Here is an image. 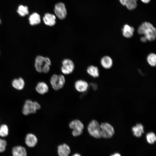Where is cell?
Masks as SVG:
<instances>
[{"instance_id":"cell-17","label":"cell","mask_w":156,"mask_h":156,"mask_svg":"<svg viewBox=\"0 0 156 156\" xmlns=\"http://www.w3.org/2000/svg\"><path fill=\"white\" fill-rule=\"evenodd\" d=\"M13 156H27L26 150L25 148L18 146L14 147L12 149Z\"/></svg>"},{"instance_id":"cell-2","label":"cell","mask_w":156,"mask_h":156,"mask_svg":"<svg viewBox=\"0 0 156 156\" xmlns=\"http://www.w3.org/2000/svg\"><path fill=\"white\" fill-rule=\"evenodd\" d=\"M40 105L37 102H33L28 100L26 101L23 106L22 112L25 115L35 113L36 110L40 109Z\"/></svg>"},{"instance_id":"cell-25","label":"cell","mask_w":156,"mask_h":156,"mask_svg":"<svg viewBox=\"0 0 156 156\" xmlns=\"http://www.w3.org/2000/svg\"><path fill=\"white\" fill-rule=\"evenodd\" d=\"M147 142L151 144H153L156 140V136L155 134L153 132L148 133L146 136Z\"/></svg>"},{"instance_id":"cell-33","label":"cell","mask_w":156,"mask_h":156,"mask_svg":"<svg viewBox=\"0 0 156 156\" xmlns=\"http://www.w3.org/2000/svg\"><path fill=\"white\" fill-rule=\"evenodd\" d=\"M110 156H121V155L119 153H116Z\"/></svg>"},{"instance_id":"cell-15","label":"cell","mask_w":156,"mask_h":156,"mask_svg":"<svg viewBox=\"0 0 156 156\" xmlns=\"http://www.w3.org/2000/svg\"><path fill=\"white\" fill-rule=\"evenodd\" d=\"M36 90L39 94H43L48 92L49 88L47 84L45 82H40L37 84Z\"/></svg>"},{"instance_id":"cell-30","label":"cell","mask_w":156,"mask_h":156,"mask_svg":"<svg viewBox=\"0 0 156 156\" xmlns=\"http://www.w3.org/2000/svg\"><path fill=\"white\" fill-rule=\"evenodd\" d=\"M128 0H119L120 3L123 6H125Z\"/></svg>"},{"instance_id":"cell-32","label":"cell","mask_w":156,"mask_h":156,"mask_svg":"<svg viewBox=\"0 0 156 156\" xmlns=\"http://www.w3.org/2000/svg\"><path fill=\"white\" fill-rule=\"evenodd\" d=\"M151 0H141L142 2L144 3H149Z\"/></svg>"},{"instance_id":"cell-23","label":"cell","mask_w":156,"mask_h":156,"mask_svg":"<svg viewBox=\"0 0 156 156\" xmlns=\"http://www.w3.org/2000/svg\"><path fill=\"white\" fill-rule=\"evenodd\" d=\"M147 62L151 66L154 67L156 65V55L154 53L149 54L147 57Z\"/></svg>"},{"instance_id":"cell-28","label":"cell","mask_w":156,"mask_h":156,"mask_svg":"<svg viewBox=\"0 0 156 156\" xmlns=\"http://www.w3.org/2000/svg\"><path fill=\"white\" fill-rule=\"evenodd\" d=\"M6 146V141L0 139V152H3L5 151Z\"/></svg>"},{"instance_id":"cell-20","label":"cell","mask_w":156,"mask_h":156,"mask_svg":"<svg viewBox=\"0 0 156 156\" xmlns=\"http://www.w3.org/2000/svg\"><path fill=\"white\" fill-rule=\"evenodd\" d=\"M12 86L15 89L20 90L24 87L25 82L22 78L20 77L18 79H15L12 81Z\"/></svg>"},{"instance_id":"cell-34","label":"cell","mask_w":156,"mask_h":156,"mask_svg":"<svg viewBox=\"0 0 156 156\" xmlns=\"http://www.w3.org/2000/svg\"><path fill=\"white\" fill-rule=\"evenodd\" d=\"M72 156H81V155L79 154L76 153L73 154Z\"/></svg>"},{"instance_id":"cell-27","label":"cell","mask_w":156,"mask_h":156,"mask_svg":"<svg viewBox=\"0 0 156 156\" xmlns=\"http://www.w3.org/2000/svg\"><path fill=\"white\" fill-rule=\"evenodd\" d=\"M8 134V129L6 125H2L0 127V136L6 137Z\"/></svg>"},{"instance_id":"cell-5","label":"cell","mask_w":156,"mask_h":156,"mask_svg":"<svg viewBox=\"0 0 156 156\" xmlns=\"http://www.w3.org/2000/svg\"><path fill=\"white\" fill-rule=\"evenodd\" d=\"M70 128L73 130L72 134L75 137L80 135L83 132L84 126L80 120L75 119L72 121L69 124Z\"/></svg>"},{"instance_id":"cell-13","label":"cell","mask_w":156,"mask_h":156,"mask_svg":"<svg viewBox=\"0 0 156 156\" xmlns=\"http://www.w3.org/2000/svg\"><path fill=\"white\" fill-rule=\"evenodd\" d=\"M37 139L36 136L32 133L28 134L25 139V142L29 147H32L34 146L37 142Z\"/></svg>"},{"instance_id":"cell-10","label":"cell","mask_w":156,"mask_h":156,"mask_svg":"<svg viewBox=\"0 0 156 156\" xmlns=\"http://www.w3.org/2000/svg\"><path fill=\"white\" fill-rule=\"evenodd\" d=\"M134 30L133 27L127 24L125 25L122 29L123 36L127 38H130L133 36Z\"/></svg>"},{"instance_id":"cell-11","label":"cell","mask_w":156,"mask_h":156,"mask_svg":"<svg viewBox=\"0 0 156 156\" xmlns=\"http://www.w3.org/2000/svg\"><path fill=\"white\" fill-rule=\"evenodd\" d=\"M70 152L69 146L66 144L59 145L57 147V153L59 156H68Z\"/></svg>"},{"instance_id":"cell-9","label":"cell","mask_w":156,"mask_h":156,"mask_svg":"<svg viewBox=\"0 0 156 156\" xmlns=\"http://www.w3.org/2000/svg\"><path fill=\"white\" fill-rule=\"evenodd\" d=\"M88 84L86 81L82 80H78L75 83L76 90L80 92H86L88 88Z\"/></svg>"},{"instance_id":"cell-22","label":"cell","mask_w":156,"mask_h":156,"mask_svg":"<svg viewBox=\"0 0 156 156\" xmlns=\"http://www.w3.org/2000/svg\"><path fill=\"white\" fill-rule=\"evenodd\" d=\"M51 64V60L49 57H44V63L42 68V72L44 73H48L50 70Z\"/></svg>"},{"instance_id":"cell-4","label":"cell","mask_w":156,"mask_h":156,"mask_svg":"<svg viewBox=\"0 0 156 156\" xmlns=\"http://www.w3.org/2000/svg\"><path fill=\"white\" fill-rule=\"evenodd\" d=\"M87 130L89 134L96 138H100L101 137V134L100 125L97 121L93 120L89 124Z\"/></svg>"},{"instance_id":"cell-24","label":"cell","mask_w":156,"mask_h":156,"mask_svg":"<svg viewBox=\"0 0 156 156\" xmlns=\"http://www.w3.org/2000/svg\"><path fill=\"white\" fill-rule=\"evenodd\" d=\"M17 12L20 16H25L29 13L28 8L26 6L20 5L18 7Z\"/></svg>"},{"instance_id":"cell-19","label":"cell","mask_w":156,"mask_h":156,"mask_svg":"<svg viewBox=\"0 0 156 156\" xmlns=\"http://www.w3.org/2000/svg\"><path fill=\"white\" fill-rule=\"evenodd\" d=\"M29 24L32 25H34L39 24L40 22V15L34 12L31 14L29 18Z\"/></svg>"},{"instance_id":"cell-1","label":"cell","mask_w":156,"mask_h":156,"mask_svg":"<svg viewBox=\"0 0 156 156\" xmlns=\"http://www.w3.org/2000/svg\"><path fill=\"white\" fill-rule=\"evenodd\" d=\"M138 32L143 35L149 41H154L156 38V29L153 25L148 22H144L140 25L138 29Z\"/></svg>"},{"instance_id":"cell-12","label":"cell","mask_w":156,"mask_h":156,"mask_svg":"<svg viewBox=\"0 0 156 156\" xmlns=\"http://www.w3.org/2000/svg\"><path fill=\"white\" fill-rule=\"evenodd\" d=\"M56 17L53 15L49 13H47L43 18L44 22L47 25L52 26L56 23Z\"/></svg>"},{"instance_id":"cell-21","label":"cell","mask_w":156,"mask_h":156,"mask_svg":"<svg viewBox=\"0 0 156 156\" xmlns=\"http://www.w3.org/2000/svg\"><path fill=\"white\" fill-rule=\"evenodd\" d=\"M87 72L91 76L94 77H97L99 76V71L97 67L90 65L87 68Z\"/></svg>"},{"instance_id":"cell-35","label":"cell","mask_w":156,"mask_h":156,"mask_svg":"<svg viewBox=\"0 0 156 156\" xmlns=\"http://www.w3.org/2000/svg\"><path fill=\"white\" fill-rule=\"evenodd\" d=\"M1 23V20L0 19V24Z\"/></svg>"},{"instance_id":"cell-16","label":"cell","mask_w":156,"mask_h":156,"mask_svg":"<svg viewBox=\"0 0 156 156\" xmlns=\"http://www.w3.org/2000/svg\"><path fill=\"white\" fill-rule=\"evenodd\" d=\"M44 63V57L38 55L36 58L35 66L36 71L39 73L42 72V68Z\"/></svg>"},{"instance_id":"cell-29","label":"cell","mask_w":156,"mask_h":156,"mask_svg":"<svg viewBox=\"0 0 156 156\" xmlns=\"http://www.w3.org/2000/svg\"><path fill=\"white\" fill-rule=\"evenodd\" d=\"M140 40L142 42L144 43L148 41L146 38L144 36L141 37Z\"/></svg>"},{"instance_id":"cell-31","label":"cell","mask_w":156,"mask_h":156,"mask_svg":"<svg viewBox=\"0 0 156 156\" xmlns=\"http://www.w3.org/2000/svg\"><path fill=\"white\" fill-rule=\"evenodd\" d=\"M91 86L93 89L94 90H96L97 88V86L96 83H91Z\"/></svg>"},{"instance_id":"cell-7","label":"cell","mask_w":156,"mask_h":156,"mask_svg":"<svg viewBox=\"0 0 156 156\" xmlns=\"http://www.w3.org/2000/svg\"><path fill=\"white\" fill-rule=\"evenodd\" d=\"M62 64L61 70L63 74L68 75L73 72L75 65L72 60L69 59H64L62 61Z\"/></svg>"},{"instance_id":"cell-18","label":"cell","mask_w":156,"mask_h":156,"mask_svg":"<svg viewBox=\"0 0 156 156\" xmlns=\"http://www.w3.org/2000/svg\"><path fill=\"white\" fill-rule=\"evenodd\" d=\"M144 127L142 124L140 123L137 124L132 128L133 134L137 137H141L144 132Z\"/></svg>"},{"instance_id":"cell-3","label":"cell","mask_w":156,"mask_h":156,"mask_svg":"<svg viewBox=\"0 0 156 156\" xmlns=\"http://www.w3.org/2000/svg\"><path fill=\"white\" fill-rule=\"evenodd\" d=\"M50 82L54 90H59L64 86L65 82V78L63 75L55 74L51 76Z\"/></svg>"},{"instance_id":"cell-6","label":"cell","mask_w":156,"mask_h":156,"mask_svg":"<svg viewBox=\"0 0 156 156\" xmlns=\"http://www.w3.org/2000/svg\"><path fill=\"white\" fill-rule=\"evenodd\" d=\"M101 137L105 138L112 137L114 133L113 127L107 123H103L100 125Z\"/></svg>"},{"instance_id":"cell-8","label":"cell","mask_w":156,"mask_h":156,"mask_svg":"<svg viewBox=\"0 0 156 156\" xmlns=\"http://www.w3.org/2000/svg\"><path fill=\"white\" fill-rule=\"evenodd\" d=\"M54 12L59 19L62 20L65 18L67 12L64 4L62 2L57 3L55 5Z\"/></svg>"},{"instance_id":"cell-26","label":"cell","mask_w":156,"mask_h":156,"mask_svg":"<svg viewBox=\"0 0 156 156\" xmlns=\"http://www.w3.org/2000/svg\"><path fill=\"white\" fill-rule=\"evenodd\" d=\"M137 0H128L125 6L128 9L132 10L137 7Z\"/></svg>"},{"instance_id":"cell-14","label":"cell","mask_w":156,"mask_h":156,"mask_svg":"<svg viewBox=\"0 0 156 156\" xmlns=\"http://www.w3.org/2000/svg\"><path fill=\"white\" fill-rule=\"evenodd\" d=\"M113 60L112 58L108 56H105L101 59V64L102 67L105 69L110 68L113 65Z\"/></svg>"}]
</instances>
